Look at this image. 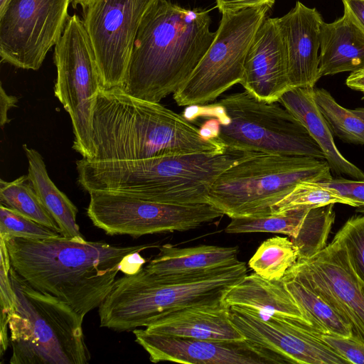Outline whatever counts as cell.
Here are the masks:
<instances>
[{"mask_svg": "<svg viewBox=\"0 0 364 364\" xmlns=\"http://www.w3.org/2000/svg\"><path fill=\"white\" fill-rule=\"evenodd\" d=\"M0 237L11 268L26 282L66 303L82 318L105 299L119 271L134 274V253L159 247L79 242L62 235L43 240Z\"/></svg>", "mask_w": 364, "mask_h": 364, "instance_id": "1", "label": "cell"}, {"mask_svg": "<svg viewBox=\"0 0 364 364\" xmlns=\"http://www.w3.org/2000/svg\"><path fill=\"white\" fill-rule=\"evenodd\" d=\"M90 161H132L197 153H223L225 146L184 115L159 102L140 100L119 87L100 89L92 119Z\"/></svg>", "mask_w": 364, "mask_h": 364, "instance_id": "2", "label": "cell"}, {"mask_svg": "<svg viewBox=\"0 0 364 364\" xmlns=\"http://www.w3.org/2000/svg\"><path fill=\"white\" fill-rule=\"evenodd\" d=\"M210 23L208 10L154 0L139 26L122 89L153 102L173 94L215 39Z\"/></svg>", "mask_w": 364, "mask_h": 364, "instance_id": "3", "label": "cell"}, {"mask_svg": "<svg viewBox=\"0 0 364 364\" xmlns=\"http://www.w3.org/2000/svg\"><path fill=\"white\" fill-rule=\"evenodd\" d=\"M242 153H197L132 161H76L77 182L87 192L123 193L154 202L208 203L218 177Z\"/></svg>", "mask_w": 364, "mask_h": 364, "instance_id": "4", "label": "cell"}, {"mask_svg": "<svg viewBox=\"0 0 364 364\" xmlns=\"http://www.w3.org/2000/svg\"><path fill=\"white\" fill-rule=\"evenodd\" d=\"M245 262L208 271L156 275L141 267L118 278L98 307L100 327L128 331L147 327L163 315L194 306L225 304L228 290L247 274Z\"/></svg>", "mask_w": 364, "mask_h": 364, "instance_id": "5", "label": "cell"}, {"mask_svg": "<svg viewBox=\"0 0 364 364\" xmlns=\"http://www.w3.org/2000/svg\"><path fill=\"white\" fill-rule=\"evenodd\" d=\"M14 306L8 316L11 364H85L91 355L83 318L59 299L39 291L11 267Z\"/></svg>", "mask_w": 364, "mask_h": 364, "instance_id": "6", "label": "cell"}, {"mask_svg": "<svg viewBox=\"0 0 364 364\" xmlns=\"http://www.w3.org/2000/svg\"><path fill=\"white\" fill-rule=\"evenodd\" d=\"M198 106L203 116L214 117L205 124L210 134L230 151L326 160L306 128L278 102L260 100L244 90L204 107Z\"/></svg>", "mask_w": 364, "mask_h": 364, "instance_id": "7", "label": "cell"}, {"mask_svg": "<svg viewBox=\"0 0 364 364\" xmlns=\"http://www.w3.org/2000/svg\"><path fill=\"white\" fill-rule=\"evenodd\" d=\"M331 171L311 156L242 153L215 180L208 203L230 218L270 215L297 183L328 181Z\"/></svg>", "mask_w": 364, "mask_h": 364, "instance_id": "8", "label": "cell"}, {"mask_svg": "<svg viewBox=\"0 0 364 364\" xmlns=\"http://www.w3.org/2000/svg\"><path fill=\"white\" fill-rule=\"evenodd\" d=\"M269 8L262 6L222 14L212 44L173 95L178 106L204 105L241 82L247 53Z\"/></svg>", "mask_w": 364, "mask_h": 364, "instance_id": "9", "label": "cell"}, {"mask_svg": "<svg viewBox=\"0 0 364 364\" xmlns=\"http://www.w3.org/2000/svg\"><path fill=\"white\" fill-rule=\"evenodd\" d=\"M54 63L57 69L54 94L70 117L73 149L91 160L92 109L102 87L90 38L77 14L69 16L55 46Z\"/></svg>", "mask_w": 364, "mask_h": 364, "instance_id": "10", "label": "cell"}, {"mask_svg": "<svg viewBox=\"0 0 364 364\" xmlns=\"http://www.w3.org/2000/svg\"><path fill=\"white\" fill-rule=\"evenodd\" d=\"M87 215L109 235L134 237L196 229L224 214L209 203L178 205L146 200L113 191L89 192Z\"/></svg>", "mask_w": 364, "mask_h": 364, "instance_id": "11", "label": "cell"}, {"mask_svg": "<svg viewBox=\"0 0 364 364\" xmlns=\"http://www.w3.org/2000/svg\"><path fill=\"white\" fill-rule=\"evenodd\" d=\"M72 0H9L0 11L1 62L38 70L60 38Z\"/></svg>", "mask_w": 364, "mask_h": 364, "instance_id": "12", "label": "cell"}, {"mask_svg": "<svg viewBox=\"0 0 364 364\" xmlns=\"http://www.w3.org/2000/svg\"><path fill=\"white\" fill-rule=\"evenodd\" d=\"M154 1L96 0L83 9L103 89L123 88L139 26Z\"/></svg>", "mask_w": 364, "mask_h": 364, "instance_id": "13", "label": "cell"}, {"mask_svg": "<svg viewBox=\"0 0 364 364\" xmlns=\"http://www.w3.org/2000/svg\"><path fill=\"white\" fill-rule=\"evenodd\" d=\"M288 270L329 304L350 326L352 336L364 343V281L338 235L323 250L298 259Z\"/></svg>", "mask_w": 364, "mask_h": 364, "instance_id": "14", "label": "cell"}, {"mask_svg": "<svg viewBox=\"0 0 364 364\" xmlns=\"http://www.w3.org/2000/svg\"><path fill=\"white\" fill-rule=\"evenodd\" d=\"M135 341L152 363L171 361L186 364H282L281 355L245 340L199 339L133 330Z\"/></svg>", "mask_w": 364, "mask_h": 364, "instance_id": "15", "label": "cell"}, {"mask_svg": "<svg viewBox=\"0 0 364 364\" xmlns=\"http://www.w3.org/2000/svg\"><path fill=\"white\" fill-rule=\"evenodd\" d=\"M228 314L245 339L281 355L288 363H348L317 337L314 329L283 318H261L240 306H229Z\"/></svg>", "mask_w": 364, "mask_h": 364, "instance_id": "16", "label": "cell"}, {"mask_svg": "<svg viewBox=\"0 0 364 364\" xmlns=\"http://www.w3.org/2000/svg\"><path fill=\"white\" fill-rule=\"evenodd\" d=\"M258 100L278 102L289 90L288 60L276 18H266L247 53L240 83Z\"/></svg>", "mask_w": 364, "mask_h": 364, "instance_id": "17", "label": "cell"}, {"mask_svg": "<svg viewBox=\"0 0 364 364\" xmlns=\"http://www.w3.org/2000/svg\"><path fill=\"white\" fill-rule=\"evenodd\" d=\"M276 21L286 48L290 87H314L321 77L319 51L323 21L321 14L297 1Z\"/></svg>", "mask_w": 364, "mask_h": 364, "instance_id": "18", "label": "cell"}, {"mask_svg": "<svg viewBox=\"0 0 364 364\" xmlns=\"http://www.w3.org/2000/svg\"><path fill=\"white\" fill-rule=\"evenodd\" d=\"M224 302L228 307L247 309L261 318H283L316 331L282 279L268 280L256 273L246 274L228 290Z\"/></svg>", "mask_w": 364, "mask_h": 364, "instance_id": "19", "label": "cell"}, {"mask_svg": "<svg viewBox=\"0 0 364 364\" xmlns=\"http://www.w3.org/2000/svg\"><path fill=\"white\" fill-rule=\"evenodd\" d=\"M228 309L225 304L182 308L163 315L145 330L149 333L199 339L245 340L231 322Z\"/></svg>", "mask_w": 364, "mask_h": 364, "instance_id": "20", "label": "cell"}, {"mask_svg": "<svg viewBox=\"0 0 364 364\" xmlns=\"http://www.w3.org/2000/svg\"><path fill=\"white\" fill-rule=\"evenodd\" d=\"M314 87H293L286 91L278 102L306 128L325 154L331 170L338 175L364 180V172L347 160L337 149L329 126L318 108Z\"/></svg>", "mask_w": 364, "mask_h": 364, "instance_id": "21", "label": "cell"}, {"mask_svg": "<svg viewBox=\"0 0 364 364\" xmlns=\"http://www.w3.org/2000/svg\"><path fill=\"white\" fill-rule=\"evenodd\" d=\"M364 68V34L348 14L331 23L323 22L320 33L321 77Z\"/></svg>", "mask_w": 364, "mask_h": 364, "instance_id": "22", "label": "cell"}, {"mask_svg": "<svg viewBox=\"0 0 364 364\" xmlns=\"http://www.w3.org/2000/svg\"><path fill=\"white\" fill-rule=\"evenodd\" d=\"M159 248V253L144 267L156 275L194 274L240 262L237 247L203 245L181 248L166 244Z\"/></svg>", "mask_w": 364, "mask_h": 364, "instance_id": "23", "label": "cell"}, {"mask_svg": "<svg viewBox=\"0 0 364 364\" xmlns=\"http://www.w3.org/2000/svg\"><path fill=\"white\" fill-rule=\"evenodd\" d=\"M22 147L28 160L27 176L38 197L58 224L60 234L76 241H86L76 221L77 207L50 179L41 154L26 144Z\"/></svg>", "mask_w": 364, "mask_h": 364, "instance_id": "24", "label": "cell"}, {"mask_svg": "<svg viewBox=\"0 0 364 364\" xmlns=\"http://www.w3.org/2000/svg\"><path fill=\"white\" fill-rule=\"evenodd\" d=\"M282 279L313 323L316 332L352 336L350 326L313 289L289 270Z\"/></svg>", "mask_w": 364, "mask_h": 364, "instance_id": "25", "label": "cell"}, {"mask_svg": "<svg viewBox=\"0 0 364 364\" xmlns=\"http://www.w3.org/2000/svg\"><path fill=\"white\" fill-rule=\"evenodd\" d=\"M0 203L59 233L60 228L38 197L28 176L0 181Z\"/></svg>", "mask_w": 364, "mask_h": 364, "instance_id": "26", "label": "cell"}, {"mask_svg": "<svg viewBox=\"0 0 364 364\" xmlns=\"http://www.w3.org/2000/svg\"><path fill=\"white\" fill-rule=\"evenodd\" d=\"M299 258V250L291 240L275 236L264 240L249 261V267L268 280L282 279Z\"/></svg>", "mask_w": 364, "mask_h": 364, "instance_id": "27", "label": "cell"}, {"mask_svg": "<svg viewBox=\"0 0 364 364\" xmlns=\"http://www.w3.org/2000/svg\"><path fill=\"white\" fill-rule=\"evenodd\" d=\"M311 208H301L263 217L231 218L226 233L272 232L289 236L292 241L303 232L306 216Z\"/></svg>", "mask_w": 364, "mask_h": 364, "instance_id": "28", "label": "cell"}, {"mask_svg": "<svg viewBox=\"0 0 364 364\" xmlns=\"http://www.w3.org/2000/svg\"><path fill=\"white\" fill-rule=\"evenodd\" d=\"M314 95L331 132L346 142L364 145V119L340 105L323 88H314Z\"/></svg>", "mask_w": 364, "mask_h": 364, "instance_id": "29", "label": "cell"}, {"mask_svg": "<svg viewBox=\"0 0 364 364\" xmlns=\"http://www.w3.org/2000/svg\"><path fill=\"white\" fill-rule=\"evenodd\" d=\"M336 203L345 204L357 208L362 206L360 203L342 196L334 189L321 182L301 181L274 205L272 214L296 208H314Z\"/></svg>", "mask_w": 364, "mask_h": 364, "instance_id": "30", "label": "cell"}, {"mask_svg": "<svg viewBox=\"0 0 364 364\" xmlns=\"http://www.w3.org/2000/svg\"><path fill=\"white\" fill-rule=\"evenodd\" d=\"M60 235L16 211L0 205V235L1 236L43 240Z\"/></svg>", "mask_w": 364, "mask_h": 364, "instance_id": "31", "label": "cell"}, {"mask_svg": "<svg viewBox=\"0 0 364 364\" xmlns=\"http://www.w3.org/2000/svg\"><path fill=\"white\" fill-rule=\"evenodd\" d=\"M1 265H0V304H1V328H0V353L2 356L9 344L8 336V316L14 306V291L12 288L10 270L9 255L3 238L0 237Z\"/></svg>", "mask_w": 364, "mask_h": 364, "instance_id": "32", "label": "cell"}, {"mask_svg": "<svg viewBox=\"0 0 364 364\" xmlns=\"http://www.w3.org/2000/svg\"><path fill=\"white\" fill-rule=\"evenodd\" d=\"M336 235L344 242L358 274L364 281V213L349 218Z\"/></svg>", "mask_w": 364, "mask_h": 364, "instance_id": "33", "label": "cell"}, {"mask_svg": "<svg viewBox=\"0 0 364 364\" xmlns=\"http://www.w3.org/2000/svg\"><path fill=\"white\" fill-rule=\"evenodd\" d=\"M315 334L348 363L364 364V343L353 338L314 331Z\"/></svg>", "mask_w": 364, "mask_h": 364, "instance_id": "34", "label": "cell"}, {"mask_svg": "<svg viewBox=\"0 0 364 364\" xmlns=\"http://www.w3.org/2000/svg\"><path fill=\"white\" fill-rule=\"evenodd\" d=\"M321 183L334 189L342 196L360 203L362 206L358 208L357 211L364 213V180L332 177Z\"/></svg>", "mask_w": 364, "mask_h": 364, "instance_id": "35", "label": "cell"}, {"mask_svg": "<svg viewBox=\"0 0 364 364\" xmlns=\"http://www.w3.org/2000/svg\"><path fill=\"white\" fill-rule=\"evenodd\" d=\"M217 8L220 13L237 11L242 9L268 6L271 7L274 0H215Z\"/></svg>", "mask_w": 364, "mask_h": 364, "instance_id": "36", "label": "cell"}, {"mask_svg": "<svg viewBox=\"0 0 364 364\" xmlns=\"http://www.w3.org/2000/svg\"><path fill=\"white\" fill-rule=\"evenodd\" d=\"M343 12L364 34V0H342Z\"/></svg>", "mask_w": 364, "mask_h": 364, "instance_id": "37", "label": "cell"}, {"mask_svg": "<svg viewBox=\"0 0 364 364\" xmlns=\"http://www.w3.org/2000/svg\"><path fill=\"white\" fill-rule=\"evenodd\" d=\"M18 98L14 95H8L2 85L0 86V124L3 128L6 124L10 122L8 118V111L13 107H16Z\"/></svg>", "mask_w": 364, "mask_h": 364, "instance_id": "38", "label": "cell"}, {"mask_svg": "<svg viewBox=\"0 0 364 364\" xmlns=\"http://www.w3.org/2000/svg\"><path fill=\"white\" fill-rule=\"evenodd\" d=\"M346 85L364 95V68L352 72L346 80Z\"/></svg>", "mask_w": 364, "mask_h": 364, "instance_id": "39", "label": "cell"}, {"mask_svg": "<svg viewBox=\"0 0 364 364\" xmlns=\"http://www.w3.org/2000/svg\"><path fill=\"white\" fill-rule=\"evenodd\" d=\"M95 1L96 0H72V4L75 8H76L77 5H80L82 9H85Z\"/></svg>", "mask_w": 364, "mask_h": 364, "instance_id": "40", "label": "cell"}, {"mask_svg": "<svg viewBox=\"0 0 364 364\" xmlns=\"http://www.w3.org/2000/svg\"><path fill=\"white\" fill-rule=\"evenodd\" d=\"M352 111L354 114L364 119V107H358Z\"/></svg>", "mask_w": 364, "mask_h": 364, "instance_id": "41", "label": "cell"}, {"mask_svg": "<svg viewBox=\"0 0 364 364\" xmlns=\"http://www.w3.org/2000/svg\"><path fill=\"white\" fill-rule=\"evenodd\" d=\"M8 1L9 0H0V11L4 9Z\"/></svg>", "mask_w": 364, "mask_h": 364, "instance_id": "42", "label": "cell"}]
</instances>
